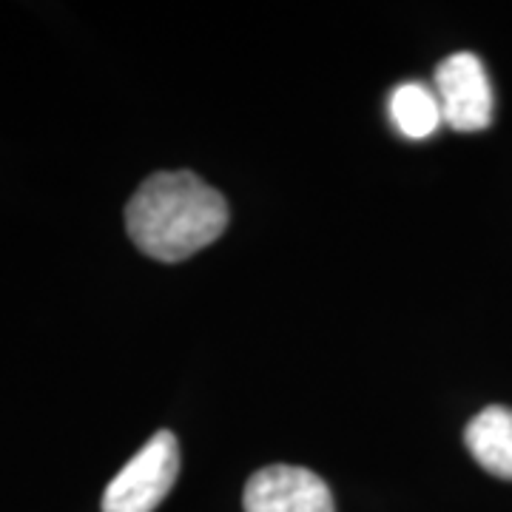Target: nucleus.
Here are the masks:
<instances>
[{"instance_id":"7ed1b4c3","label":"nucleus","mask_w":512,"mask_h":512,"mask_svg":"<svg viewBox=\"0 0 512 512\" xmlns=\"http://www.w3.org/2000/svg\"><path fill=\"white\" fill-rule=\"evenodd\" d=\"M441 120L456 131H481L493 120V86L484 63L470 52L450 55L436 69Z\"/></svg>"},{"instance_id":"f257e3e1","label":"nucleus","mask_w":512,"mask_h":512,"mask_svg":"<svg viewBox=\"0 0 512 512\" xmlns=\"http://www.w3.org/2000/svg\"><path fill=\"white\" fill-rule=\"evenodd\" d=\"M228 225V202L191 171H160L126 205L131 242L157 262H183Z\"/></svg>"},{"instance_id":"f03ea898","label":"nucleus","mask_w":512,"mask_h":512,"mask_svg":"<svg viewBox=\"0 0 512 512\" xmlns=\"http://www.w3.org/2000/svg\"><path fill=\"white\" fill-rule=\"evenodd\" d=\"M180 473V444L160 430L114 476L103 493V512H154L171 493Z\"/></svg>"},{"instance_id":"423d86ee","label":"nucleus","mask_w":512,"mask_h":512,"mask_svg":"<svg viewBox=\"0 0 512 512\" xmlns=\"http://www.w3.org/2000/svg\"><path fill=\"white\" fill-rule=\"evenodd\" d=\"M390 117L410 140H424L441 126L439 97L424 83H402L390 94Z\"/></svg>"},{"instance_id":"39448f33","label":"nucleus","mask_w":512,"mask_h":512,"mask_svg":"<svg viewBox=\"0 0 512 512\" xmlns=\"http://www.w3.org/2000/svg\"><path fill=\"white\" fill-rule=\"evenodd\" d=\"M467 450L478 464L498 478L512 481V410L493 404L481 410L464 430Z\"/></svg>"},{"instance_id":"20e7f679","label":"nucleus","mask_w":512,"mask_h":512,"mask_svg":"<svg viewBox=\"0 0 512 512\" xmlns=\"http://www.w3.org/2000/svg\"><path fill=\"white\" fill-rule=\"evenodd\" d=\"M245 512H333V495L322 478L291 464H271L248 478Z\"/></svg>"}]
</instances>
